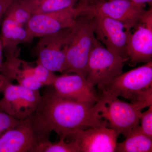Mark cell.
I'll use <instances>...</instances> for the list:
<instances>
[{
	"instance_id": "obj_1",
	"label": "cell",
	"mask_w": 152,
	"mask_h": 152,
	"mask_svg": "<svg viewBox=\"0 0 152 152\" xmlns=\"http://www.w3.org/2000/svg\"><path fill=\"white\" fill-rule=\"evenodd\" d=\"M28 118L40 142L50 140L53 131L66 138L79 129L109 127L107 122L101 117L98 102L69 99L59 95L54 88L44 91Z\"/></svg>"
},
{
	"instance_id": "obj_2",
	"label": "cell",
	"mask_w": 152,
	"mask_h": 152,
	"mask_svg": "<svg viewBox=\"0 0 152 152\" xmlns=\"http://www.w3.org/2000/svg\"><path fill=\"white\" fill-rule=\"evenodd\" d=\"M94 17L88 4V10L70 28L66 52L65 73H75L86 78L89 58L97 40L94 32Z\"/></svg>"
},
{
	"instance_id": "obj_3",
	"label": "cell",
	"mask_w": 152,
	"mask_h": 152,
	"mask_svg": "<svg viewBox=\"0 0 152 152\" xmlns=\"http://www.w3.org/2000/svg\"><path fill=\"white\" fill-rule=\"evenodd\" d=\"M101 91L129 100L142 110L149 107L152 104V61L123 72Z\"/></svg>"
},
{
	"instance_id": "obj_4",
	"label": "cell",
	"mask_w": 152,
	"mask_h": 152,
	"mask_svg": "<svg viewBox=\"0 0 152 152\" xmlns=\"http://www.w3.org/2000/svg\"><path fill=\"white\" fill-rule=\"evenodd\" d=\"M98 102L101 117L119 135L127 137L139 125L142 109L136 104L126 102L105 92H102Z\"/></svg>"
},
{
	"instance_id": "obj_5",
	"label": "cell",
	"mask_w": 152,
	"mask_h": 152,
	"mask_svg": "<svg viewBox=\"0 0 152 152\" xmlns=\"http://www.w3.org/2000/svg\"><path fill=\"white\" fill-rule=\"evenodd\" d=\"M127 60L113 53L97 40L90 54L86 79L102 90L110 82L123 72Z\"/></svg>"
},
{
	"instance_id": "obj_6",
	"label": "cell",
	"mask_w": 152,
	"mask_h": 152,
	"mask_svg": "<svg viewBox=\"0 0 152 152\" xmlns=\"http://www.w3.org/2000/svg\"><path fill=\"white\" fill-rule=\"evenodd\" d=\"M88 9L87 2L51 12L32 15L26 27L34 37H42L72 27L77 18Z\"/></svg>"
},
{
	"instance_id": "obj_7",
	"label": "cell",
	"mask_w": 152,
	"mask_h": 152,
	"mask_svg": "<svg viewBox=\"0 0 152 152\" xmlns=\"http://www.w3.org/2000/svg\"><path fill=\"white\" fill-rule=\"evenodd\" d=\"M1 75L3 97L0 99V108L16 119H26L35 110L39 102V91L29 89L19 84H13Z\"/></svg>"
},
{
	"instance_id": "obj_8",
	"label": "cell",
	"mask_w": 152,
	"mask_h": 152,
	"mask_svg": "<svg viewBox=\"0 0 152 152\" xmlns=\"http://www.w3.org/2000/svg\"><path fill=\"white\" fill-rule=\"evenodd\" d=\"M88 3L93 12L121 22L127 31L137 27L146 11V4L129 0H91Z\"/></svg>"
},
{
	"instance_id": "obj_9",
	"label": "cell",
	"mask_w": 152,
	"mask_h": 152,
	"mask_svg": "<svg viewBox=\"0 0 152 152\" xmlns=\"http://www.w3.org/2000/svg\"><path fill=\"white\" fill-rule=\"evenodd\" d=\"M70 28L41 37L37 46V64L53 72L65 73L67 69L66 52Z\"/></svg>"
},
{
	"instance_id": "obj_10",
	"label": "cell",
	"mask_w": 152,
	"mask_h": 152,
	"mask_svg": "<svg viewBox=\"0 0 152 152\" xmlns=\"http://www.w3.org/2000/svg\"><path fill=\"white\" fill-rule=\"evenodd\" d=\"M93 13L94 32L97 39L110 52L129 61L126 53L128 31L124 25L108 17Z\"/></svg>"
},
{
	"instance_id": "obj_11",
	"label": "cell",
	"mask_w": 152,
	"mask_h": 152,
	"mask_svg": "<svg viewBox=\"0 0 152 152\" xmlns=\"http://www.w3.org/2000/svg\"><path fill=\"white\" fill-rule=\"evenodd\" d=\"M119 135L108 127L79 129L67 138L77 144L80 152H115Z\"/></svg>"
},
{
	"instance_id": "obj_12",
	"label": "cell",
	"mask_w": 152,
	"mask_h": 152,
	"mask_svg": "<svg viewBox=\"0 0 152 152\" xmlns=\"http://www.w3.org/2000/svg\"><path fill=\"white\" fill-rule=\"evenodd\" d=\"M40 140L28 118L0 137V152H36Z\"/></svg>"
},
{
	"instance_id": "obj_13",
	"label": "cell",
	"mask_w": 152,
	"mask_h": 152,
	"mask_svg": "<svg viewBox=\"0 0 152 152\" xmlns=\"http://www.w3.org/2000/svg\"><path fill=\"white\" fill-rule=\"evenodd\" d=\"M53 87L63 97L76 102L95 103L99 99L94 87L77 74L57 76Z\"/></svg>"
},
{
	"instance_id": "obj_14",
	"label": "cell",
	"mask_w": 152,
	"mask_h": 152,
	"mask_svg": "<svg viewBox=\"0 0 152 152\" xmlns=\"http://www.w3.org/2000/svg\"><path fill=\"white\" fill-rule=\"evenodd\" d=\"M137 28L133 34L127 33L126 53L132 66L152 61V29L141 23Z\"/></svg>"
},
{
	"instance_id": "obj_15",
	"label": "cell",
	"mask_w": 152,
	"mask_h": 152,
	"mask_svg": "<svg viewBox=\"0 0 152 152\" xmlns=\"http://www.w3.org/2000/svg\"><path fill=\"white\" fill-rule=\"evenodd\" d=\"M34 38L26 28L4 15L1 23L0 38L6 56L18 57V45L30 42Z\"/></svg>"
},
{
	"instance_id": "obj_16",
	"label": "cell",
	"mask_w": 152,
	"mask_h": 152,
	"mask_svg": "<svg viewBox=\"0 0 152 152\" xmlns=\"http://www.w3.org/2000/svg\"><path fill=\"white\" fill-rule=\"evenodd\" d=\"M152 138L142 132L139 125L132 130L124 141L117 143L115 152H151Z\"/></svg>"
},
{
	"instance_id": "obj_17",
	"label": "cell",
	"mask_w": 152,
	"mask_h": 152,
	"mask_svg": "<svg viewBox=\"0 0 152 152\" xmlns=\"http://www.w3.org/2000/svg\"><path fill=\"white\" fill-rule=\"evenodd\" d=\"M32 15L45 14L77 5L81 0H18Z\"/></svg>"
},
{
	"instance_id": "obj_18",
	"label": "cell",
	"mask_w": 152,
	"mask_h": 152,
	"mask_svg": "<svg viewBox=\"0 0 152 152\" xmlns=\"http://www.w3.org/2000/svg\"><path fill=\"white\" fill-rule=\"evenodd\" d=\"M65 138L60 137L59 141L52 142L50 140L39 144L36 152H80L77 144L74 141L66 142Z\"/></svg>"
},
{
	"instance_id": "obj_19",
	"label": "cell",
	"mask_w": 152,
	"mask_h": 152,
	"mask_svg": "<svg viewBox=\"0 0 152 152\" xmlns=\"http://www.w3.org/2000/svg\"><path fill=\"white\" fill-rule=\"evenodd\" d=\"M4 15L10 18L17 23L24 26H26L32 16L18 0H15L11 4Z\"/></svg>"
},
{
	"instance_id": "obj_20",
	"label": "cell",
	"mask_w": 152,
	"mask_h": 152,
	"mask_svg": "<svg viewBox=\"0 0 152 152\" xmlns=\"http://www.w3.org/2000/svg\"><path fill=\"white\" fill-rule=\"evenodd\" d=\"M34 75L43 86H53L57 76L53 72L39 64L34 67Z\"/></svg>"
},
{
	"instance_id": "obj_21",
	"label": "cell",
	"mask_w": 152,
	"mask_h": 152,
	"mask_svg": "<svg viewBox=\"0 0 152 152\" xmlns=\"http://www.w3.org/2000/svg\"><path fill=\"white\" fill-rule=\"evenodd\" d=\"M22 121L16 119L0 108V137L6 131L16 126Z\"/></svg>"
},
{
	"instance_id": "obj_22",
	"label": "cell",
	"mask_w": 152,
	"mask_h": 152,
	"mask_svg": "<svg viewBox=\"0 0 152 152\" xmlns=\"http://www.w3.org/2000/svg\"><path fill=\"white\" fill-rule=\"evenodd\" d=\"M142 132L152 138V104L147 110L142 113L140 117Z\"/></svg>"
},
{
	"instance_id": "obj_23",
	"label": "cell",
	"mask_w": 152,
	"mask_h": 152,
	"mask_svg": "<svg viewBox=\"0 0 152 152\" xmlns=\"http://www.w3.org/2000/svg\"><path fill=\"white\" fill-rule=\"evenodd\" d=\"M140 23L144 25L149 28L152 29V8L146 10L143 14Z\"/></svg>"
},
{
	"instance_id": "obj_24",
	"label": "cell",
	"mask_w": 152,
	"mask_h": 152,
	"mask_svg": "<svg viewBox=\"0 0 152 152\" xmlns=\"http://www.w3.org/2000/svg\"><path fill=\"white\" fill-rule=\"evenodd\" d=\"M15 1V0H0V25L7 10Z\"/></svg>"
},
{
	"instance_id": "obj_25",
	"label": "cell",
	"mask_w": 152,
	"mask_h": 152,
	"mask_svg": "<svg viewBox=\"0 0 152 152\" xmlns=\"http://www.w3.org/2000/svg\"><path fill=\"white\" fill-rule=\"evenodd\" d=\"M133 2L138 3V4H148L152 5V0H129Z\"/></svg>"
},
{
	"instance_id": "obj_26",
	"label": "cell",
	"mask_w": 152,
	"mask_h": 152,
	"mask_svg": "<svg viewBox=\"0 0 152 152\" xmlns=\"http://www.w3.org/2000/svg\"><path fill=\"white\" fill-rule=\"evenodd\" d=\"M3 50V48L2 44L1 41V38H0V69L1 66L2 64V53Z\"/></svg>"
},
{
	"instance_id": "obj_27",
	"label": "cell",
	"mask_w": 152,
	"mask_h": 152,
	"mask_svg": "<svg viewBox=\"0 0 152 152\" xmlns=\"http://www.w3.org/2000/svg\"><path fill=\"white\" fill-rule=\"evenodd\" d=\"M3 80L1 75L0 74V92H1Z\"/></svg>"
},
{
	"instance_id": "obj_28",
	"label": "cell",
	"mask_w": 152,
	"mask_h": 152,
	"mask_svg": "<svg viewBox=\"0 0 152 152\" xmlns=\"http://www.w3.org/2000/svg\"><path fill=\"white\" fill-rule=\"evenodd\" d=\"M91 1V0H81L80 2H88L90 1Z\"/></svg>"
}]
</instances>
